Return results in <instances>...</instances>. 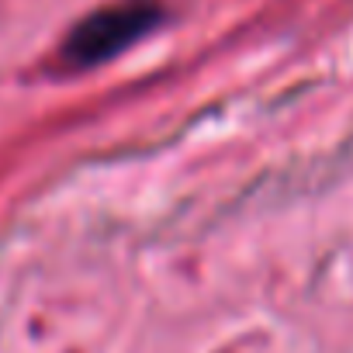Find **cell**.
I'll list each match as a JSON object with an SVG mask.
<instances>
[{
  "mask_svg": "<svg viewBox=\"0 0 353 353\" xmlns=\"http://www.w3.org/2000/svg\"><path fill=\"white\" fill-rule=\"evenodd\" d=\"M163 18V0H111L66 32L59 46V63L66 70L101 66L142 42L149 32H156Z\"/></svg>",
  "mask_w": 353,
  "mask_h": 353,
  "instance_id": "cell-1",
  "label": "cell"
}]
</instances>
